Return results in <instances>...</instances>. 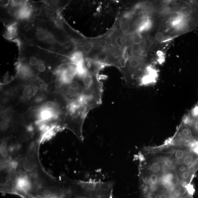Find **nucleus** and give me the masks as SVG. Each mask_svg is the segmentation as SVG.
Segmentation results:
<instances>
[{
	"label": "nucleus",
	"mask_w": 198,
	"mask_h": 198,
	"mask_svg": "<svg viewBox=\"0 0 198 198\" xmlns=\"http://www.w3.org/2000/svg\"><path fill=\"white\" fill-rule=\"evenodd\" d=\"M66 104L62 127L70 130L80 141H83V123L87 114L92 109L78 100L69 101Z\"/></svg>",
	"instance_id": "f257e3e1"
},
{
	"label": "nucleus",
	"mask_w": 198,
	"mask_h": 198,
	"mask_svg": "<svg viewBox=\"0 0 198 198\" xmlns=\"http://www.w3.org/2000/svg\"><path fill=\"white\" fill-rule=\"evenodd\" d=\"M195 192L191 185L179 182L174 187L164 189L158 186L141 192L140 198H193Z\"/></svg>",
	"instance_id": "f03ea898"
},
{
	"label": "nucleus",
	"mask_w": 198,
	"mask_h": 198,
	"mask_svg": "<svg viewBox=\"0 0 198 198\" xmlns=\"http://www.w3.org/2000/svg\"><path fill=\"white\" fill-rule=\"evenodd\" d=\"M88 198H112L113 182L90 179L87 181H80Z\"/></svg>",
	"instance_id": "7ed1b4c3"
},
{
	"label": "nucleus",
	"mask_w": 198,
	"mask_h": 198,
	"mask_svg": "<svg viewBox=\"0 0 198 198\" xmlns=\"http://www.w3.org/2000/svg\"><path fill=\"white\" fill-rule=\"evenodd\" d=\"M182 121L190 131L193 138L198 141V106L196 105L189 111Z\"/></svg>",
	"instance_id": "20e7f679"
},
{
	"label": "nucleus",
	"mask_w": 198,
	"mask_h": 198,
	"mask_svg": "<svg viewBox=\"0 0 198 198\" xmlns=\"http://www.w3.org/2000/svg\"><path fill=\"white\" fill-rule=\"evenodd\" d=\"M28 155L22 161L19 168L21 171L22 174L29 177L36 174L38 165L37 158L34 156V154H31Z\"/></svg>",
	"instance_id": "39448f33"
},
{
	"label": "nucleus",
	"mask_w": 198,
	"mask_h": 198,
	"mask_svg": "<svg viewBox=\"0 0 198 198\" xmlns=\"http://www.w3.org/2000/svg\"><path fill=\"white\" fill-rule=\"evenodd\" d=\"M37 87L35 85H29L25 86L22 92V96L21 99L23 101L28 100L34 99V97L37 96Z\"/></svg>",
	"instance_id": "423d86ee"
},
{
	"label": "nucleus",
	"mask_w": 198,
	"mask_h": 198,
	"mask_svg": "<svg viewBox=\"0 0 198 198\" xmlns=\"http://www.w3.org/2000/svg\"><path fill=\"white\" fill-rule=\"evenodd\" d=\"M32 11L31 7L25 3L19 8L17 17L21 20L28 19L31 17Z\"/></svg>",
	"instance_id": "0eeeda50"
},
{
	"label": "nucleus",
	"mask_w": 198,
	"mask_h": 198,
	"mask_svg": "<svg viewBox=\"0 0 198 198\" xmlns=\"http://www.w3.org/2000/svg\"><path fill=\"white\" fill-rule=\"evenodd\" d=\"M69 59L71 63L76 65L84 64L85 62L84 54L80 51L74 52L71 55Z\"/></svg>",
	"instance_id": "6e6552de"
},
{
	"label": "nucleus",
	"mask_w": 198,
	"mask_h": 198,
	"mask_svg": "<svg viewBox=\"0 0 198 198\" xmlns=\"http://www.w3.org/2000/svg\"><path fill=\"white\" fill-rule=\"evenodd\" d=\"M152 26V22L148 19L142 20L137 29L138 32L139 33L146 31L149 30Z\"/></svg>",
	"instance_id": "1a4fd4ad"
},
{
	"label": "nucleus",
	"mask_w": 198,
	"mask_h": 198,
	"mask_svg": "<svg viewBox=\"0 0 198 198\" xmlns=\"http://www.w3.org/2000/svg\"><path fill=\"white\" fill-rule=\"evenodd\" d=\"M193 12V9L192 7L188 6L182 7L179 11L182 17L186 19H192L191 17Z\"/></svg>",
	"instance_id": "9d476101"
},
{
	"label": "nucleus",
	"mask_w": 198,
	"mask_h": 198,
	"mask_svg": "<svg viewBox=\"0 0 198 198\" xmlns=\"http://www.w3.org/2000/svg\"><path fill=\"white\" fill-rule=\"evenodd\" d=\"M120 28L121 32L124 34H127L130 32L131 25L128 21L123 20L120 23Z\"/></svg>",
	"instance_id": "9b49d317"
},
{
	"label": "nucleus",
	"mask_w": 198,
	"mask_h": 198,
	"mask_svg": "<svg viewBox=\"0 0 198 198\" xmlns=\"http://www.w3.org/2000/svg\"><path fill=\"white\" fill-rule=\"evenodd\" d=\"M42 108L51 110H56L59 109L57 103L54 102L48 101L44 103L41 106Z\"/></svg>",
	"instance_id": "f8f14e48"
},
{
	"label": "nucleus",
	"mask_w": 198,
	"mask_h": 198,
	"mask_svg": "<svg viewBox=\"0 0 198 198\" xmlns=\"http://www.w3.org/2000/svg\"><path fill=\"white\" fill-rule=\"evenodd\" d=\"M46 96V90H44L42 92L38 93L37 96L34 99V102L36 103H41L45 100Z\"/></svg>",
	"instance_id": "ddd939ff"
},
{
	"label": "nucleus",
	"mask_w": 198,
	"mask_h": 198,
	"mask_svg": "<svg viewBox=\"0 0 198 198\" xmlns=\"http://www.w3.org/2000/svg\"><path fill=\"white\" fill-rule=\"evenodd\" d=\"M170 18L171 22L179 20L182 18L179 11H174L171 12L170 14Z\"/></svg>",
	"instance_id": "4468645a"
},
{
	"label": "nucleus",
	"mask_w": 198,
	"mask_h": 198,
	"mask_svg": "<svg viewBox=\"0 0 198 198\" xmlns=\"http://www.w3.org/2000/svg\"><path fill=\"white\" fill-rule=\"evenodd\" d=\"M167 7L163 6L161 4H158L156 6L155 11L156 13L159 15H163L167 12L168 11Z\"/></svg>",
	"instance_id": "2eb2a0df"
},
{
	"label": "nucleus",
	"mask_w": 198,
	"mask_h": 198,
	"mask_svg": "<svg viewBox=\"0 0 198 198\" xmlns=\"http://www.w3.org/2000/svg\"><path fill=\"white\" fill-rule=\"evenodd\" d=\"M117 46L120 48H123L126 43V38L123 36H119L117 38L116 40Z\"/></svg>",
	"instance_id": "dca6fc26"
},
{
	"label": "nucleus",
	"mask_w": 198,
	"mask_h": 198,
	"mask_svg": "<svg viewBox=\"0 0 198 198\" xmlns=\"http://www.w3.org/2000/svg\"><path fill=\"white\" fill-rule=\"evenodd\" d=\"M42 195L43 196L46 198H52L54 195L53 191L50 189L46 188L42 191Z\"/></svg>",
	"instance_id": "f3484780"
},
{
	"label": "nucleus",
	"mask_w": 198,
	"mask_h": 198,
	"mask_svg": "<svg viewBox=\"0 0 198 198\" xmlns=\"http://www.w3.org/2000/svg\"><path fill=\"white\" fill-rule=\"evenodd\" d=\"M171 22L170 18H164L161 22V27L163 28H167L171 26Z\"/></svg>",
	"instance_id": "a211bd4d"
},
{
	"label": "nucleus",
	"mask_w": 198,
	"mask_h": 198,
	"mask_svg": "<svg viewBox=\"0 0 198 198\" xmlns=\"http://www.w3.org/2000/svg\"><path fill=\"white\" fill-rule=\"evenodd\" d=\"M131 51L132 52L137 54L139 53L141 49V45L140 44L133 43L131 47Z\"/></svg>",
	"instance_id": "6ab92c4d"
},
{
	"label": "nucleus",
	"mask_w": 198,
	"mask_h": 198,
	"mask_svg": "<svg viewBox=\"0 0 198 198\" xmlns=\"http://www.w3.org/2000/svg\"><path fill=\"white\" fill-rule=\"evenodd\" d=\"M20 141L22 143H26L29 140V137L28 134L26 133H22L19 136Z\"/></svg>",
	"instance_id": "aec40b11"
},
{
	"label": "nucleus",
	"mask_w": 198,
	"mask_h": 198,
	"mask_svg": "<svg viewBox=\"0 0 198 198\" xmlns=\"http://www.w3.org/2000/svg\"><path fill=\"white\" fill-rule=\"evenodd\" d=\"M133 43H137V44H140L142 42V39L140 36L137 35H135L132 37V39Z\"/></svg>",
	"instance_id": "412c9836"
},
{
	"label": "nucleus",
	"mask_w": 198,
	"mask_h": 198,
	"mask_svg": "<svg viewBox=\"0 0 198 198\" xmlns=\"http://www.w3.org/2000/svg\"><path fill=\"white\" fill-rule=\"evenodd\" d=\"M39 61L38 60L37 58L35 57H31L29 59V64L31 66H37L38 64H39Z\"/></svg>",
	"instance_id": "4be33fe9"
},
{
	"label": "nucleus",
	"mask_w": 198,
	"mask_h": 198,
	"mask_svg": "<svg viewBox=\"0 0 198 198\" xmlns=\"http://www.w3.org/2000/svg\"><path fill=\"white\" fill-rule=\"evenodd\" d=\"M46 41L47 42L49 43H52L54 42L55 41V38L54 36L52 34L50 33L47 34L46 36Z\"/></svg>",
	"instance_id": "5701e85b"
},
{
	"label": "nucleus",
	"mask_w": 198,
	"mask_h": 198,
	"mask_svg": "<svg viewBox=\"0 0 198 198\" xmlns=\"http://www.w3.org/2000/svg\"><path fill=\"white\" fill-rule=\"evenodd\" d=\"M164 38V34L161 31L157 32L155 35V39L156 41H160L163 40Z\"/></svg>",
	"instance_id": "b1692460"
},
{
	"label": "nucleus",
	"mask_w": 198,
	"mask_h": 198,
	"mask_svg": "<svg viewBox=\"0 0 198 198\" xmlns=\"http://www.w3.org/2000/svg\"><path fill=\"white\" fill-rule=\"evenodd\" d=\"M47 33L44 31H41L38 35V39L40 41H44L46 39Z\"/></svg>",
	"instance_id": "393cba45"
},
{
	"label": "nucleus",
	"mask_w": 198,
	"mask_h": 198,
	"mask_svg": "<svg viewBox=\"0 0 198 198\" xmlns=\"http://www.w3.org/2000/svg\"><path fill=\"white\" fill-rule=\"evenodd\" d=\"M37 69L40 72H43L46 71V66L45 65L43 62H40L37 66Z\"/></svg>",
	"instance_id": "a878e982"
},
{
	"label": "nucleus",
	"mask_w": 198,
	"mask_h": 198,
	"mask_svg": "<svg viewBox=\"0 0 198 198\" xmlns=\"http://www.w3.org/2000/svg\"><path fill=\"white\" fill-rule=\"evenodd\" d=\"M18 10L16 9L15 7H13L9 9L8 13L11 17H14L17 16L18 13Z\"/></svg>",
	"instance_id": "bb28decb"
},
{
	"label": "nucleus",
	"mask_w": 198,
	"mask_h": 198,
	"mask_svg": "<svg viewBox=\"0 0 198 198\" xmlns=\"http://www.w3.org/2000/svg\"><path fill=\"white\" fill-rule=\"evenodd\" d=\"M97 44H98V46L101 48H107V46H108L104 39L99 40L97 42Z\"/></svg>",
	"instance_id": "cd10ccee"
},
{
	"label": "nucleus",
	"mask_w": 198,
	"mask_h": 198,
	"mask_svg": "<svg viewBox=\"0 0 198 198\" xmlns=\"http://www.w3.org/2000/svg\"><path fill=\"white\" fill-rule=\"evenodd\" d=\"M138 17L140 20H142L147 19V14L146 11L144 10L140 11L138 13Z\"/></svg>",
	"instance_id": "c85d7f7f"
},
{
	"label": "nucleus",
	"mask_w": 198,
	"mask_h": 198,
	"mask_svg": "<svg viewBox=\"0 0 198 198\" xmlns=\"http://www.w3.org/2000/svg\"><path fill=\"white\" fill-rule=\"evenodd\" d=\"M55 25L58 28H61L63 27V24L62 22L59 19H56L54 21Z\"/></svg>",
	"instance_id": "c756f323"
},
{
	"label": "nucleus",
	"mask_w": 198,
	"mask_h": 198,
	"mask_svg": "<svg viewBox=\"0 0 198 198\" xmlns=\"http://www.w3.org/2000/svg\"><path fill=\"white\" fill-rule=\"evenodd\" d=\"M105 41L106 42V44H107V45L110 46L113 43V39L112 38V37L110 36H107L104 38Z\"/></svg>",
	"instance_id": "7c9ffc66"
},
{
	"label": "nucleus",
	"mask_w": 198,
	"mask_h": 198,
	"mask_svg": "<svg viewBox=\"0 0 198 198\" xmlns=\"http://www.w3.org/2000/svg\"><path fill=\"white\" fill-rule=\"evenodd\" d=\"M26 130L28 133H32L34 132V126L32 124H29L26 127Z\"/></svg>",
	"instance_id": "2f4dec72"
},
{
	"label": "nucleus",
	"mask_w": 198,
	"mask_h": 198,
	"mask_svg": "<svg viewBox=\"0 0 198 198\" xmlns=\"http://www.w3.org/2000/svg\"><path fill=\"white\" fill-rule=\"evenodd\" d=\"M7 142L6 140L3 141L0 145V149L1 150L6 149L7 147Z\"/></svg>",
	"instance_id": "473e14b6"
},
{
	"label": "nucleus",
	"mask_w": 198,
	"mask_h": 198,
	"mask_svg": "<svg viewBox=\"0 0 198 198\" xmlns=\"http://www.w3.org/2000/svg\"><path fill=\"white\" fill-rule=\"evenodd\" d=\"M171 1V0H160V3L161 5L167 7V6L170 4V3L172 2Z\"/></svg>",
	"instance_id": "72a5a7b5"
},
{
	"label": "nucleus",
	"mask_w": 198,
	"mask_h": 198,
	"mask_svg": "<svg viewBox=\"0 0 198 198\" xmlns=\"http://www.w3.org/2000/svg\"><path fill=\"white\" fill-rule=\"evenodd\" d=\"M1 156L3 157H6L8 156V151L7 149L1 150Z\"/></svg>",
	"instance_id": "f704fd0d"
},
{
	"label": "nucleus",
	"mask_w": 198,
	"mask_h": 198,
	"mask_svg": "<svg viewBox=\"0 0 198 198\" xmlns=\"http://www.w3.org/2000/svg\"><path fill=\"white\" fill-rule=\"evenodd\" d=\"M145 43L146 46H149V45H151V41L150 39H146L145 40Z\"/></svg>",
	"instance_id": "c9c22d12"
},
{
	"label": "nucleus",
	"mask_w": 198,
	"mask_h": 198,
	"mask_svg": "<svg viewBox=\"0 0 198 198\" xmlns=\"http://www.w3.org/2000/svg\"><path fill=\"white\" fill-rule=\"evenodd\" d=\"M157 54V55H158L159 57H161L162 55H163V52H162L161 51H158Z\"/></svg>",
	"instance_id": "e433bc0d"
},
{
	"label": "nucleus",
	"mask_w": 198,
	"mask_h": 198,
	"mask_svg": "<svg viewBox=\"0 0 198 198\" xmlns=\"http://www.w3.org/2000/svg\"><path fill=\"white\" fill-rule=\"evenodd\" d=\"M25 30L26 31H28L30 29V27L28 25H26L24 27Z\"/></svg>",
	"instance_id": "4c0bfd02"
},
{
	"label": "nucleus",
	"mask_w": 198,
	"mask_h": 198,
	"mask_svg": "<svg viewBox=\"0 0 198 198\" xmlns=\"http://www.w3.org/2000/svg\"><path fill=\"white\" fill-rule=\"evenodd\" d=\"M38 198L37 197H36V196H32V197H31V198Z\"/></svg>",
	"instance_id": "58836bf2"
},
{
	"label": "nucleus",
	"mask_w": 198,
	"mask_h": 198,
	"mask_svg": "<svg viewBox=\"0 0 198 198\" xmlns=\"http://www.w3.org/2000/svg\"><path fill=\"white\" fill-rule=\"evenodd\" d=\"M196 105H197L198 106V102L197 103V104H196Z\"/></svg>",
	"instance_id": "ea45409f"
}]
</instances>
